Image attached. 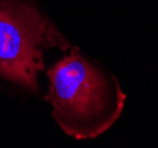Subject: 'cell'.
Here are the masks:
<instances>
[{
    "label": "cell",
    "instance_id": "6da1fadb",
    "mask_svg": "<svg viewBox=\"0 0 158 148\" xmlns=\"http://www.w3.org/2000/svg\"><path fill=\"white\" fill-rule=\"evenodd\" d=\"M47 100L60 128L77 140L95 139L117 122L126 101L117 78L77 47L49 70Z\"/></svg>",
    "mask_w": 158,
    "mask_h": 148
},
{
    "label": "cell",
    "instance_id": "7a4b0ae2",
    "mask_svg": "<svg viewBox=\"0 0 158 148\" xmlns=\"http://www.w3.org/2000/svg\"><path fill=\"white\" fill-rule=\"evenodd\" d=\"M52 47L67 51L71 44L38 8L0 0V77L37 91L44 51Z\"/></svg>",
    "mask_w": 158,
    "mask_h": 148
}]
</instances>
